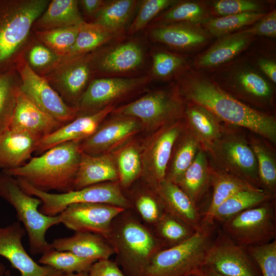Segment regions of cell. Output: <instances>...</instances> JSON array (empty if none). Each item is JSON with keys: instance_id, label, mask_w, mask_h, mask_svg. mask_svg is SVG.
<instances>
[{"instance_id": "1", "label": "cell", "mask_w": 276, "mask_h": 276, "mask_svg": "<svg viewBox=\"0 0 276 276\" xmlns=\"http://www.w3.org/2000/svg\"><path fill=\"white\" fill-rule=\"evenodd\" d=\"M181 97L200 105L226 125L248 130L272 144L276 143V119L250 107L208 79L192 76L181 82Z\"/></svg>"}, {"instance_id": "2", "label": "cell", "mask_w": 276, "mask_h": 276, "mask_svg": "<svg viewBox=\"0 0 276 276\" xmlns=\"http://www.w3.org/2000/svg\"><path fill=\"white\" fill-rule=\"evenodd\" d=\"M80 142L59 144L31 158L21 167L2 171L43 192L56 190L61 193L73 191L81 159Z\"/></svg>"}, {"instance_id": "3", "label": "cell", "mask_w": 276, "mask_h": 276, "mask_svg": "<svg viewBox=\"0 0 276 276\" xmlns=\"http://www.w3.org/2000/svg\"><path fill=\"white\" fill-rule=\"evenodd\" d=\"M128 210L113 219L107 240L117 254L126 275L143 276L152 257L167 247Z\"/></svg>"}, {"instance_id": "4", "label": "cell", "mask_w": 276, "mask_h": 276, "mask_svg": "<svg viewBox=\"0 0 276 276\" xmlns=\"http://www.w3.org/2000/svg\"><path fill=\"white\" fill-rule=\"evenodd\" d=\"M50 0H0V73L15 66Z\"/></svg>"}, {"instance_id": "5", "label": "cell", "mask_w": 276, "mask_h": 276, "mask_svg": "<svg viewBox=\"0 0 276 276\" xmlns=\"http://www.w3.org/2000/svg\"><path fill=\"white\" fill-rule=\"evenodd\" d=\"M0 197L15 210L18 221L27 233L32 255L42 254L53 248L47 241L45 234L51 227L61 223L59 215L49 216L40 213V199L27 194L15 177L3 171L0 172Z\"/></svg>"}, {"instance_id": "6", "label": "cell", "mask_w": 276, "mask_h": 276, "mask_svg": "<svg viewBox=\"0 0 276 276\" xmlns=\"http://www.w3.org/2000/svg\"><path fill=\"white\" fill-rule=\"evenodd\" d=\"M213 226L195 232L182 242L164 248L151 259L143 276H192L205 265L213 242Z\"/></svg>"}, {"instance_id": "7", "label": "cell", "mask_w": 276, "mask_h": 276, "mask_svg": "<svg viewBox=\"0 0 276 276\" xmlns=\"http://www.w3.org/2000/svg\"><path fill=\"white\" fill-rule=\"evenodd\" d=\"M16 179L25 192L40 199L39 211L46 216L58 215L69 205L77 203H104L125 210L132 208L130 200L122 192L118 181L99 183L66 193H51L36 189L22 179Z\"/></svg>"}, {"instance_id": "8", "label": "cell", "mask_w": 276, "mask_h": 276, "mask_svg": "<svg viewBox=\"0 0 276 276\" xmlns=\"http://www.w3.org/2000/svg\"><path fill=\"white\" fill-rule=\"evenodd\" d=\"M237 128L224 125L221 136L205 151L215 166L260 188L256 156L248 137Z\"/></svg>"}, {"instance_id": "9", "label": "cell", "mask_w": 276, "mask_h": 276, "mask_svg": "<svg viewBox=\"0 0 276 276\" xmlns=\"http://www.w3.org/2000/svg\"><path fill=\"white\" fill-rule=\"evenodd\" d=\"M186 106L178 89H159L115 108L111 113L135 118L141 123L143 129L151 133L166 124L183 119Z\"/></svg>"}, {"instance_id": "10", "label": "cell", "mask_w": 276, "mask_h": 276, "mask_svg": "<svg viewBox=\"0 0 276 276\" xmlns=\"http://www.w3.org/2000/svg\"><path fill=\"white\" fill-rule=\"evenodd\" d=\"M186 127L184 118L151 132L141 145V177L154 190L166 179L167 170L176 141Z\"/></svg>"}, {"instance_id": "11", "label": "cell", "mask_w": 276, "mask_h": 276, "mask_svg": "<svg viewBox=\"0 0 276 276\" xmlns=\"http://www.w3.org/2000/svg\"><path fill=\"white\" fill-rule=\"evenodd\" d=\"M273 200L243 211L223 222V233L233 241L247 247L275 239V217Z\"/></svg>"}, {"instance_id": "12", "label": "cell", "mask_w": 276, "mask_h": 276, "mask_svg": "<svg viewBox=\"0 0 276 276\" xmlns=\"http://www.w3.org/2000/svg\"><path fill=\"white\" fill-rule=\"evenodd\" d=\"M15 66L20 79V89L41 109L63 125L79 115L78 109L66 104L47 79L29 66L23 52Z\"/></svg>"}, {"instance_id": "13", "label": "cell", "mask_w": 276, "mask_h": 276, "mask_svg": "<svg viewBox=\"0 0 276 276\" xmlns=\"http://www.w3.org/2000/svg\"><path fill=\"white\" fill-rule=\"evenodd\" d=\"M151 80L150 75L95 79L90 81L76 108L79 115L98 111L137 92Z\"/></svg>"}, {"instance_id": "14", "label": "cell", "mask_w": 276, "mask_h": 276, "mask_svg": "<svg viewBox=\"0 0 276 276\" xmlns=\"http://www.w3.org/2000/svg\"><path fill=\"white\" fill-rule=\"evenodd\" d=\"M94 51L61 60L43 76L68 105L76 107L93 76Z\"/></svg>"}, {"instance_id": "15", "label": "cell", "mask_w": 276, "mask_h": 276, "mask_svg": "<svg viewBox=\"0 0 276 276\" xmlns=\"http://www.w3.org/2000/svg\"><path fill=\"white\" fill-rule=\"evenodd\" d=\"M143 129L136 118L114 114L104 121L92 135L80 141L79 148L81 152L92 155L112 153Z\"/></svg>"}, {"instance_id": "16", "label": "cell", "mask_w": 276, "mask_h": 276, "mask_svg": "<svg viewBox=\"0 0 276 276\" xmlns=\"http://www.w3.org/2000/svg\"><path fill=\"white\" fill-rule=\"evenodd\" d=\"M204 266L226 276H261L246 248L236 243L224 233L212 242Z\"/></svg>"}, {"instance_id": "17", "label": "cell", "mask_w": 276, "mask_h": 276, "mask_svg": "<svg viewBox=\"0 0 276 276\" xmlns=\"http://www.w3.org/2000/svg\"><path fill=\"white\" fill-rule=\"evenodd\" d=\"M124 210L108 204L77 203L69 205L59 215L61 223L67 228L95 233L107 240L112 221Z\"/></svg>"}, {"instance_id": "18", "label": "cell", "mask_w": 276, "mask_h": 276, "mask_svg": "<svg viewBox=\"0 0 276 276\" xmlns=\"http://www.w3.org/2000/svg\"><path fill=\"white\" fill-rule=\"evenodd\" d=\"M144 61L142 45L134 40L94 51L93 76L100 78L117 77L138 70Z\"/></svg>"}, {"instance_id": "19", "label": "cell", "mask_w": 276, "mask_h": 276, "mask_svg": "<svg viewBox=\"0 0 276 276\" xmlns=\"http://www.w3.org/2000/svg\"><path fill=\"white\" fill-rule=\"evenodd\" d=\"M26 231L19 221L0 226V256L18 270L20 276H61L64 273L48 265H39L25 250L22 239ZM5 276H13L6 270Z\"/></svg>"}, {"instance_id": "20", "label": "cell", "mask_w": 276, "mask_h": 276, "mask_svg": "<svg viewBox=\"0 0 276 276\" xmlns=\"http://www.w3.org/2000/svg\"><path fill=\"white\" fill-rule=\"evenodd\" d=\"M62 125L37 106L19 87L9 128L28 132L41 140Z\"/></svg>"}, {"instance_id": "21", "label": "cell", "mask_w": 276, "mask_h": 276, "mask_svg": "<svg viewBox=\"0 0 276 276\" xmlns=\"http://www.w3.org/2000/svg\"><path fill=\"white\" fill-rule=\"evenodd\" d=\"M116 105L108 106L98 111L79 115L50 134L42 138L35 152L40 155L59 144L72 141H81L92 135Z\"/></svg>"}, {"instance_id": "22", "label": "cell", "mask_w": 276, "mask_h": 276, "mask_svg": "<svg viewBox=\"0 0 276 276\" xmlns=\"http://www.w3.org/2000/svg\"><path fill=\"white\" fill-rule=\"evenodd\" d=\"M165 211L183 222L195 232L202 231L201 218L186 194L175 183L166 179L153 190Z\"/></svg>"}, {"instance_id": "23", "label": "cell", "mask_w": 276, "mask_h": 276, "mask_svg": "<svg viewBox=\"0 0 276 276\" xmlns=\"http://www.w3.org/2000/svg\"><path fill=\"white\" fill-rule=\"evenodd\" d=\"M40 140L28 132L9 128L0 133V169H15L31 158Z\"/></svg>"}, {"instance_id": "24", "label": "cell", "mask_w": 276, "mask_h": 276, "mask_svg": "<svg viewBox=\"0 0 276 276\" xmlns=\"http://www.w3.org/2000/svg\"><path fill=\"white\" fill-rule=\"evenodd\" d=\"M51 244L56 250L70 251L81 258L96 261L109 259L115 254L106 239L90 232H75L70 237L56 238Z\"/></svg>"}, {"instance_id": "25", "label": "cell", "mask_w": 276, "mask_h": 276, "mask_svg": "<svg viewBox=\"0 0 276 276\" xmlns=\"http://www.w3.org/2000/svg\"><path fill=\"white\" fill-rule=\"evenodd\" d=\"M118 180V173L112 153L92 155L81 152L74 190L99 183Z\"/></svg>"}, {"instance_id": "26", "label": "cell", "mask_w": 276, "mask_h": 276, "mask_svg": "<svg viewBox=\"0 0 276 276\" xmlns=\"http://www.w3.org/2000/svg\"><path fill=\"white\" fill-rule=\"evenodd\" d=\"M213 170V165L207 152L201 147L193 162L177 184L197 208L211 186Z\"/></svg>"}, {"instance_id": "27", "label": "cell", "mask_w": 276, "mask_h": 276, "mask_svg": "<svg viewBox=\"0 0 276 276\" xmlns=\"http://www.w3.org/2000/svg\"><path fill=\"white\" fill-rule=\"evenodd\" d=\"M208 35L196 25L187 23L158 25L150 33L153 41L178 49L200 45L207 41Z\"/></svg>"}, {"instance_id": "28", "label": "cell", "mask_w": 276, "mask_h": 276, "mask_svg": "<svg viewBox=\"0 0 276 276\" xmlns=\"http://www.w3.org/2000/svg\"><path fill=\"white\" fill-rule=\"evenodd\" d=\"M212 165V197L209 206L201 218L202 225L206 227L213 226L214 216L217 208L232 196L241 191L260 189Z\"/></svg>"}, {"instance_id": "29", "label": "cell", "mask_w": 276, "mask_h": 276, "mask_svg": "<svg viewBox=\"0 0 276 276\" xmlns=\"http://www.w3.org/2000/svg\"><path fill=\"white\" fill-rule=\"evenodd\" d=\"M184 120L187 127L205 151L219 138L223 131L224 125L209 110L197 104L188 102Z\"/></svg>"}, {"instance_id": "30", "label": "cell", "mask_w": 276, "mask_h": 276, "mask_svg": "<svg viewBox=\"0 0 276 276\" xmlns=\"http://www.w3.org/2000/svg\"><path fill=\"white\" fill-rule=\"evenodd\" d=\"M79 1L52 0L35 20L32 30L42 31L80 25L83 20L79 9Z\"/></svg>"}, {"instance_id": "31", "label": "cell", "mask_w": 276, "mask_h": 276, "mask_svg": "<svg viewBox=\"0 0 276 276\" xmlns=\"http://www.w3.org/2000/svg\"><path fill=\"white\" fill-rule=\"evenodd\" d=\"M201 147L198 139L186 125L173 147L165 179L177 185Z\"/></svg>"}, {"instance_id": "32", "label": "cell", "mask_w": 276, "mask_h": 276, "mask_svg": "<svg viewBox=\"0 0 276 276\" xmlns=\"http://www.w3.org/2000/svg\"><path fill=\"white\" fill-rule=\"evenodd\" d=\"M252 36L245 30L223 36L198 59L197 64L201 67H209L229 61L245 49Z\"/></svg>"}, {"instance_id": "33", "label": "cell", "mask_w": 276, "mask_h": 276, "mask_svg": "<svg viewBox=\"0 0 276 276\" xmlns=\"http://www.w3.org/2000/svg\"><path fill=\"white\" fill-rule=\"evenodd\" d=\"M248 139L257 162L260 188L275 195L276 157L274 150L267 141L258 135L251 134Z\"/></svg>"}, {"instance_id": "34", "label": "cell", "mask_w": 276, "mask_h": 276, "mask_svg": "<svg viewBox=\"0 0 276 276\" xmlns=\"http://www.w3.org/2000/svg\"><path fill=\"white\" fill-rule=\"evenodd\" d=\"M234 88L240 99L257 106L269 105L273 98L272 89L258 73L246 71L237 75Z\"/></svg>"}, {"instance_id": "35", "label": "cell", "mask_w": 276, "mask_h": 276, "mask_svg": "<svg viewBox=\"0 0 276 276\" xmlns=\"http://www.w3.org/2000/svg\"><path fill=\"white\" fill-rule=\"evenodd\" d=\"M116 38L110 31L102 25L84 21L80 25L74 44L61 60L91 53Z\"/></svg>"}, {"instance_id": "36", "label": "cell", "mask_w": 276, "mask_h": 276, "mask_svg": "<svg viewBox=\"0 0 276 276\" xmlns=\"http://www.w3.org/2000/svg\"><path fill=\"white\" fill-rule=\"evenodd\" d=\"M137 4L135 0L105 1L92 22L104 27L117 38L123 34Z\"/></svg>"}, {"instance_id": "37", "label": "cell", "mask_w": 276, "mask_h": 276, "mask_svg": "<svg viewBox=\"0 0 276 276\" xmlns=\"http://www.w3.org/2000/svg\"><path fill=\"white\" fill-rule=\"evenodd\" d=\"M112 154L119 182L121 188H128L141 176V145L132 139Z\"/></svg>"}, {"instance_id": "38", "label": "cell", "mask_w": 276, "mask_h": 276, "mask_svg": "<svg viewBox=\"0 0 276 276\" xmlns=\"http://www.w3.org/2000/svg\"><path fill=\"white\" fill-rule=\"evenodd\" d=\"M275 195L262 189L240 191L223 202L216 211L214 222H224L235 215L274 199Z\"/></svg>"}, {"instance_id": "39", "label": "cell", "mask_w": 276, "mask_h": 276, "mask_svg": "<svg viewBox=\"0 0 276 276\" xmlns=\"http://www.w3.org/2000/svg\"><path fill=\"white\" fill-rule=\"evenodd\" d=\"M20 86L15 66L0 73V133L9 128Z\"/></svg>"}, {"instance_id": "40", "label": "cell", "mask_w": 276, "mask_h": 276, "mask_svg": "<svg viewBox=\"0 0 276 276\" xmlns=\"http://www.w3.org/2000/svg\"><path fill=\"white\" fill-rule=\"evenodd\" d=\"M96 260L81 258L67 251H59L53 248L42 254L38 262L48 265L64 273L88 272Z\"/></svg>"}, {"instance_id": "41", "label": "cell", "mask_w": 276, "mask_h": 276, "mask_svg": "<svg viewBox=\"0 0 276 276\" xmlns=\"http://www.w3.org/2000/svg\"><path fill=\"white\" fill-rule=\"evenodd\" d=\"M79 26L36 31L35 38L62 58L68 52L77 36Z\"/></svg>"}, {"instance_id": "42", "label": "cell", "mask_w": 276, "mask_h": 276, "mask_svg": "<svg viewBox=\"0 0 276 276\" xmlns=\"http://www.w3.org/2000/svg\"><path fill=\"white\" fill-rule=\"evenodd\" d=\"M26 47L24 56L30 68L36 73L44 76L61 62L62 58L36 38Z\"/></svg>"}, {"instance_id": "43", "label": "cell", "mask_w": 276, "mask_h": 276, "mask_svg": "<svg viewBox=\"0 0 276 276\" xmlns=\"http://www.w3.org/2000/svg\"><path fill=\"white\" fill-rule=\"evenodd\" d=\"M207 18L206 10L199 3L193 2L180 3L156 19L159 25L182 22L197 25L204 23Z\"/></svg>"}, {"instance_id": "44", "label": "cell", "mask_w": 276, "mask_h": 276, "mask_svg": "<svg viewBox=\"0 0 276 276\" xmlns=\"http://www.w3.org/2000/svg\"><path fill=\"white\" fill-rule=\"evenodd\" d=\"M266 14L261 12H247L208 19L204 23L209 33L216 37L223 36L243 27L251 25Z\"/></svg>"}, {"instance_id": "45", "label": "cell", "mask_w": 276, "mask_h": 276, "mask_svg": "<svg viewBox=\"0 0 276 276\" xmlns=\"http://www.w3.org/2000/svg\"><path fill=\"white\" fill-rule=\"evenodd\" d=\"M154 227V234L167 247L182 242L195 232L183 222L167 212Z\"/></svg>"}, {"instance_id": "46", "label": "cell", "mask_w": 276, "mask_h": 276, "mask_svg": "<svg viewBox=\"0 0 276 276\" xmlns=\"http://www.w3.org/2000/svg\"><path fill=\"white\" fill-rule=\"evenodd\" d=\"M133 206L142 219L153 226L166 212L157 194L151 188L137 193L132 204Z\"/></svg>"}, {"instance_id": "47", "label": "cell", "mask_w": 276, "mask_h": 276, "mask_svg": "<svg viewBox=\"0 0 276 276\" xmlns=\"http://www.w3.org/2000/svg\"><path fill=\"white\" fill-rule=\"evenodd\" d=\"M257 264L261 276H276V241L246 247Z\"/></svg>"}, {"instance_id": "48", "label": "cell", "mask_w": 276, "mask_h": 276, "mask_svg": "<svg viewBox=\"0 0 276 276\" xmlns=\"http://www.w3.org/2000/svg\"><path fill=\"white\" fill-rule=\"evenodd\" d=\"M175 3L172 0H146L143 1L134 20L130 25L129 35H132L144 29L160 11Z\"/></svg>"}, {"instance_id": "49", "label": "cell", "mask_w": 276, "mask_h": 276, "mask_svg": "<svg viewBox=\"0 0 276 276\" xmlns=\"http://www.w3.org/2000/svg\"><path fill=\"white\" fill-rule=\"evenodd\" d=\"M181 57L165 51L152 55V73L157 78H167L178 71L183 64Z\"/></svg>"}, {"instance_id": "50", "label": "cell", "mask_w": 276, "mask_h": 276, "mask_svg": "<svg viewBox=\"0 0 276 276\" xmlns=\"http://www.w3.org/2000/svg\"><path fill=\"white\" fill-rule=\"evenodd\" d=\"M214 11L221 16L247 12H260V5L247 0H220L213 4Z\"/></svg>"}, {"instance_id": "51", "label": "cell", "mask_w": 276, "mask_h": 276, "mask_svg": "<svg viewBox=\"0 0 276 276\" xmlns=\"http://www.w3.org/2000/svg\"><path fill=\"white\" fill-rule=\"evenodd\" d=\"M250 35L275 37L276 36V11L273 10L258 21L252 28L245 30Z\"/></svg>"}, {"instance_id": "52", "label": "cell", "mask_w": 276, "mask_h": 276, "mask_svg": "<svg viewBox=\"0 0 276 276\" xmlns=\"http://www.w3.org/2000/svg\"><path fill=\"white\" fill-rule=\"evenodd\" d=\"M88 276H126L117 263L109 259L99 260L91 265Z\"/></svg>"}, {"instance_id": "53", "label": "cell", "mask_w": 276, "mask_h": 276, "mask_svg": "<svg viewBox=\"0 0 276 276\" xmlns=\"http://www.w3.org/2000/svg\"><path fill=\"white\" fill-rule=\"evenodd\" d=\"M105 1L102 0L79 1L84 13L88 17L94 19L103 6Z\"/></svg>"}, {"instance_id": "54", "label": "cell", "mask_w": 276, "mask_h": 276, "mask_svg": "<svg viewBox=\"0 0 276 276\" xmlns=\"http://www.w3.org/2000/svg\"><path fill=\"white\" fill-rule=\"evenodd\" d=\"M258 65L261 71L274 83H276V63L272 60L260 59Z\"/></svg>"}, {"instance_id": "55", "label": "cell", "mask_w": 276, "mask_h": 276, "mask_svg": "<svg viewBox=\"0 0 276 276\" xmlns=\"http://www.w3.org/2000/svg\"><path fill=\"white\" fill-rule=\"evenodd\" d=\"M201 271L203 276H226L217 272L213 268L207 266H204Z\"/></svg>"}, {"instance_id": "56", "label": "cell", "mask_w": 276, "mask_h": 276, "mask_svg": "<svg viewBox=\"0 0 276 276\" xmlns=\"http://www.w3.org/2000/svg\"><path fill=\"white\" fill-rule=\"evenodd\" d=\"M61 276H88V272L64 273Z\"/></svg>"}, {"instance_id": "57", "label": "cell", "mask_w": 276, "mask_h": 276, "mask_svg": "<svg viewBox=\"0 0 276 276\" xmlns=\"http://www.w3.org/2000/svg\"><path fill=\"white\" fill-rule=\"evenodd\" d=\"M6 271L5 266L0 263V276H3Z\"/></svg>"}, {"instance_id": "58", "label": "cell", "mask_w": 276, "mask_h": 276, "mask_svg": "<svg viewBox=\"0 0 276 276\" xmlns=\"http://www.w3.org/2000/svg\"><path fill=\"white\" fill-rule=\"evenodd\" d=\"M192 276H203V274H202V271L201 270L200 271L197 272V273L193 275Z\"/></svg>"}]
</instances>
